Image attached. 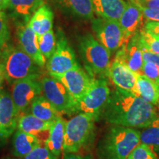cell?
<instances>
[{"instance_id": "obj_39", "label": "cell", "mask_w": 159, "mask_h": 159, "mask_svg": "<svg viewBox=\"0 0 159 159\" xmlns=\"http://www.w3.org/2000/svg\"><path fill=\"white\" fill-rule=\"evenodd\" d=\"M155 83H156V84L157 85V88H158V92H159V79L156 80H155Z\"/></svg>"}, {"instance_id": "obj_8", "label": "cell", "mask_w": 159, "mask_h": 159, "mask_svg": "<svg viewBox=\"0 0 159 159\" xmlns=\"http://www.w3.org/2000/svg\"><path fill=\"white\" fill-rule=\"evenodd\" d=\"M92 29L97 41L102 43L111 54L120 49L125 42L124 34L118 20L101 17L93 19Z\"/></svg>"}, {"instance_id": "obj_1", "label": "cell", "mask_w": 159, "mask_h": 159, "mask_svg": "<svg viewBox=\"0 0 159 159\" xmlns=\"http://www.w3.org/2000/svg\"><path fill=\"white\" fill-rule=\"evenodd\" d=\"M101 114L112 125L142 128L148 126L158 116L154 105L142 97L117 89L111 92Z\"/></svg>"}, {"instance_id": "obj_31", "label": "cell", "mask_w": 159, "mask_h": 159, "mask_svg": "<svg viewBox=\"0 0 159 159\" xmlns=\"http://www.w3.org/2000/svg\"><path fill=\"white\" fill-rule=\"evenodd\" d=\"M10 39V31L5 13L0 10V48L3 47Z\"/></svg>"}, {"instance_id": "obj_35", "label": "cell", "mask_w": 159, "mask_h": 159, "mask_svg": "<svg viewBox=\"0 0 159 159\" xmlns=\"http://www.w3.org/2000/svg\"><path fill=\"white\" fill-rule=\"evenodd\" d=\"M133 4H138L151 9H159V0H130Z\"/></svg>"}, {"instance_id": "obj_14", "label": "cell", "mask_w": 159, "mask_h": 159, "mask_svg": "<svg viewBox=\"0 0 159 159\" xmlns=\"http://www.w3.org/2000/svg\"><path fill=\"white\" fill-rule=\"evenodd\" d=\"M108 77L112 80L117 89L136 95V73L125 65L116 61L111 63Z\"/></svg>"}, {"instance_id": "obj_32", "label": "cell", "mask_w": 159, "mask_h": 159, "mask_svg": "<svg viewBox=\"0 0 159 159\" xmlns=\"http://www.w3.org/2000/svg\"><path fill=\"white\" fill-rule=\"evenodd\" d=\"M142 74L147 76L152 80L159 79V67L153 63L149 61H144L142 69Z\"/></svg>"}, {"instance_id": "obj_19", "label": "cell", "mask_w": 159, "mask_h": 159, "mask_svg": "<svg viewBox=\"0 0 159 159\" xmlns=\"http://www.w3.org/2000/svg\"><path fill=\"white\" fill-rule=\"evenodd\" d=\"M66 121L61 115L53 121L49 136L43 145L49 150L52 154L58 158L63 152V144L64 141Z\"/></svg>"}, {"instance_id": "obj_2", "label": "cell", "mask_w": 159, "mask_h": 159, "mask_svg": "<svg viewBox=\"0 0 159 159\" xmlns=\"http://www.w3.org/2000/svg\"><path fill=\"white\" fill-rule=\"evenodd\" d=\"M140 143V132L133 128L114 125L105 133L97 148L99 159H126Z\"/></svg>"}, {"instance_id": "obj_23", "label": "cell", "mask_w": 159, "mask_h": 159, "mask_svg": "<svg viewBox=\"0 0 159 159\" xmlns=\"http://www.w3.org/2000/svg\"><path fill=\"white\" fill-rule=\"evenodd\" d=\"M136 91L137 96L150 104L156 105L159 102V92L155 81L143 74H136Z\"/></svg>"}, {"instance_id": "obj_13", "label": "cell", "mask_w": 159, "mask_h": 159, "mask_svg": "<svg viewBox=\"0 0 159 159\" xmlns=\"http://www.w3.org/2000/svg\"><path fill=\"white\" fill-rule=\"evenodd\" d=\"M114 61L125 65L136 74H142L144 59L139 33H136L128 42L123 43L118 49Z\"/></svg>"}, {"instance_id": "obj_34", "label": "cell", "mask_w": 159, "mask_h": 159, "mask_svg": "<svg viewBox=\"0 0 159 159\" xmlns=\"http://www.w3.org/2000/svg\"><path fill=\"white\" fill-rule=\"evenodd\" d=\"M144 29L159 39V21L148 20L144 24Z\"/></svg>"}, {"instance_id": "obj_33", "label": "cell", "mask_w": 159, "mask_h": 159, "mask_svg": "<svg viewBox=\"0 0 159 159\" xmlns=\"http://www.w3.org/2000/svg\"><path fill=\"white\" fill-rule=\"evenodd\" d=\"M141 47H142L143 59H144V61L152 62L155 65H156L157 66L159 67V55L155 54V53L152 52H150V50H148V49H146L144 47H143L142 43H141Z\"/></svg>"}, {"instance_id": "obj_5", "label": "cell", "mask_w": 159, "mask_h": 159, "mask_svg": "<svg viewBox=\"0 0 159 159\" xmlns=\"http://www.w3.org/2000/svg\"><path fill=\"white\" fill-rule=\"evenodd\" d=\"M97 117L93 114L80 113L66 122L63 152L77 153L89 141Z\"/></svg>"}, {"instance_id": "obj_24", "label": "cell", "mask_w": 159, "mask_h": 159, "mask_svg": "<svg viewBox=\"0 0 159 159\" xmlns=\"http://www.w3.org/2000/svg\"><path fill=\"white\" fill-rule=\"evenodd\" d=\"M33 116L45 121H54L61 115L43 94L37 97L30 105Z\"/></svg>"}, {"instance_id": "obj_22", "label": "cell", "mask_w": 159, "mask_h": 159, "mask_svg": "<svg viewBox=\"0 0 159 159\" xmlns=\"http://www.w3.org/2000/svg\"><path fill=\"white\" fill-rule=\"evenodd\" d=\"M64 11L85 19H94V9L91 0H53Z\"/></svg>"}, {"instance_id": "obj_38", "label": "cell", "mask_w": 159, "mask_h": 159, "mask_svg": "<svg viewBox=\"0 0 159 159\" xmlns=\"http://www.w3.org/2000/svg\"><path fill=\"white\" fill-rule=\"evenodd\" d=\"M4 79H5V76H4L1 64H0V92H1L2 91V86Z\"/></svg>"}, {"instance_id": "obj_17", "label": "cell", "mask_w": 159, "mask_h": 159, "mask_svg": "<svg viewBox=\"0 0 159 159\" xmlns=\"http://www.w3.org/2000/svg\"><path fill=\"white\" fill-rule=\"evenodd\" d=\"M143 18L142 12L138 7L131 2L128 3L119 19V25L124 34V43L128 42L130 38L136 34L142 24Z\"/></svg>"}, {"instance_id": "obj_27", "label": "cell", "mask_w": 159, "mask_h": 159, "mask_svg": "<svg viewBox=\"0 0 159 159\" xmlns=\"http://www.w3.org/2000/svg\"><path fill=\"white\" fill-rule=\"evenodd\" d=\"M39 49L46 59H49L56 49V38L52 30L38 38Z\"/></svg>"}, {"instance_id": "obj_6", "label": "cell", "mask_w": 159, "mask_h": 159, "mask_svg": "<svg viewBox=\"0 0 159 159\" xmlns=\"http://www.w3.org/2000/svg\"><path fill=\"white\" fill-rule=\"evenodd\" d=\"M42 94L61 114L77 112V105L61 81L53 77H44L41 80Z\"/></svg>"}, {"instance_id": "obj_30", "label": "cell", "mask_w": 159, "mask_h": 159, "mask_svg": "<svg viewBox=\"0 0 159 159\" xmlns=\"http://www.w3.org/2000/svg\"><path fill=\"white\" fill-rule=\"evenodd\" d=\"M58 158L55 157L52 154L49 150L44 145H40L35 148L30 153L25 156L23 158H18L16 159H57Z\"/></svg>"}, {"instance_id": "obj_3", "label": "cell", "mask_w": 159, "mask_h": 159, "mask_svg": "<svg viewBox=\"0 0 159 159\" xmlns=\"http://www.w3.org/2000/svg\"><path fill=\"white\" fill-rule=\"evenodd\" d=\"M4 76L10 83L27 77H39V66L23 49L7 47L1 60Z\"/></svg>"}, {"instance_id": "obj_11", "label": "cell", "mask_w": 159, "mask_h": 159, "mask_svg": "<svg viewBox=\"0 0 159 159\" xmlns=\"http://www.w3.org/2000/svg\"><path fill=\"white\" fill-rule=\"evenodd\" d=\"M79 65L75 52L64 36H61L57 41L56 49L48 59L47 68L49 75H61Z\"/></svg>"}, {"instance_id": "obj_10", "label": "cell", "mask_w": 159, "mask_h": 159, "mask_svg": "<svg viewBox=\"0 0 159 159\" xmlns=\"http://www.w3.org/2000/svg\"><path fill=\"white\" fill-rule=\"evenodd\" d=\"M50 76L61 81L71 94L75 103H77L85 94L94 78L77 65L75 68L61 75Z\"/></svg>"}, {"instance_id": "obj_9", "label": "cell", "mask_w": 159, "mask_h": 159, "mask_svg": "<svg viewBox=\"0 0 159 159\" xmlns=\"http://www.w3.org/2000/svg\"><path fill=\"white\" fill-rule=\"evenodd\" d=\"M41 94V81L38 80V78L27 77L13 83L11 97L18 114H22L33 100Z\"/></svg>"}, {"instance_id": "obj_26", "label": "cell", "mask_w": 159, "mask_h": 159, "mask_svg": "<svg viewBox=\"0 0 159 159\" xmlns=\"http://www.w3.org/2000/svg\"><path fill=\"white\" fill-rule=\"evenodd\" d=\"M43 0H8L7 8L27 19L43 5Z\"/></svg>"}, {"instance_id": "obj_20", "label": "cell", "mask_w": 159, "mask_h": 159, "mask_svg": "<svg viewBox=\"0 0 159 159\" xmlns=\"http://www.w3.org/2000/svg\"><path fill=\"white\" fill-rule=\"evenodd\" d=\"M53 18L54 15L50 7L42 5L33 13L28 24L39 38L52 30Z\"/></svg>"}, {"instance_id": "obj_7", "label": "cell", "mask_w": 159, "mask_h": 159, "mask_svg": "<svg viewBox=\"0 0 159 159\" xmlns=\"http://www.w3.org/2000/svg\"><path fill=\"white\" fill-rule=\"evenodd\" d=\"M111 91L104 78L95 79L85 94L77 103V110L98 117L106 105Z\"/></svg>"}, {"instance_id": "obj_25", "label": "cell", "mask_w": 159, "mask_h": 159, "mask_svg": "<svg viewBox=\"0 0 159 159\" xmlns=\"http://www.w3.org/2000/svg\"><path fill=\"white\" fill-rule=\"evenodd\" d=\"M140 142L150 147L156 153H159V116L140 132Z\"/></svg>"}, {"instance_id": "obj_4", "label": "cell", "mask_w": 159, "mask_h": 159, "mask_svg": "<svg viewBox=\"0 0 159 159\" xmlns=\"http://www.w3.org/2000/svg\"><path fill=\"white\" fill-rule=\"evenodd\" d=\"M79 50L89 74L104 78L108 77L111 65V52L91 34L80 39Z\"/></svg>"}, {"instance_id": "obj_15", "label": "cell", "mask_w": 159, "mask_h": 159, "mask_svg": "<svg viewBox=\"0 0 159 159\" xmlns=\"http://www.w3.org/2000/svg\"><path fill=\"white\" fill-rule=\"evenodd\" d=\"M18 38L21 49L32 57L40 67L44 66L46 58L39 49L38 37L28 23L18 27Z\"/></svg>"}, {"instance_id": "obj_36", "label": "cell", "mask_w": 159, "mask_h": 159, "mask_svg": "<svg viewBox=\"0 0 159 159\" xmlns=\"http://www.w3.org/2000/svg\"><path fill=\"white\" fill-rule=\"evenodd\" d=\"M62 152V159H91L90 157L89 156H82L77 153H73V152Z\"/></svg>"}, {"instance_id": "obj_29", "label": "cell", "mask_w": 159, "mask_h": 159, "mask_svg": "<svg viewBox=\"0 0 159 159\" xmlns=\"http://www.w3.org/2000/svg\"><path fill=\"white\" fill-rule=\"evenodd\" d=\"M126 159H158L156 153L148 145L139 143Z\"/></svg>"}, {"instance_id": "obj_28", "label": "cell", "mask_w": 159, "mask_h": 159, "mask_svg": "<svg viewBox=\"0 0 159 159\" xmlns=\"http://www.w3.org/2000/svg\"><path fill=\"white\" fill-rule=\"evenodd\" d=\"M139 41L143 47L152 52L159 55V39L151 34L144 29L141 30L139 33Z\"/></svg>"}, {"instance_id": "obj_16", "label": "cell", "mask_w": 159, "mask_h": 159, "mask_svg": "<svg viewBox=\"0 0 159 159\" xmlns=\"http://www.w3.org/2000/svg\"><path fill=\"white\" fill-rule=\"evenodd\" d=\"M53 121H45L33 114L20 115L18 119V129L36 136L43 144L49 136Z\"/></svg>"}, {"instance_id": "obj_37", "label": "cell", "mask_w": 159, "mask_h": 159, "mask_svg": "<svg viewBox=\"0 0 159 159\" xmlns=\"http://www.w3.org/2000/svg\"><path fill=\"white\" fill-rule=\"evenodd\" d=\"M7 3H8V0H0V10L3 11L7 8Z\"/></svg>"}, {"instance_id": "obj_12", "label": "cell", "mask_w": 159, "mask_h": 159, "mask_svg": "<svg viewBox=\"0 0 159 159\" xmlns=\"http://www.w3.org/2000/svg\"><path fill=\"white\" fill-rule=\"evenodd\" d=\"M19 115L16 110L11 95L0 92V142H5L16 131Z\"/></svg>"}, {"instance_id": "obj_18", "label": "cell", "mask_w": 159, "mask_h": 159, "mask_svg": "<svg viewBox=\"0 0 159 159\" xmlns=\"http://www.w3.org/2000/svg\"><path fill=\"white\" fill-rule=\"evenodd\" d=\"M94 12L99 17L118 20L128 3L124 0H91Z\"/></svg>"}, {"instance_id": "obj_21", "label": "cell", "mask_w": 159, "mask_h": 159, "mask_svg": "<svg viewBox=\"0 0 159 159\" xmlns=\"http://www.w3.org/2000/svg\"><path fill=\"white\" fill-rule=\"evenodd\" d=\"M43 145L41 141L33 135L18 129L13 139V154L17 158H23L35 148Z\"/></svg>"}]
</instances>
